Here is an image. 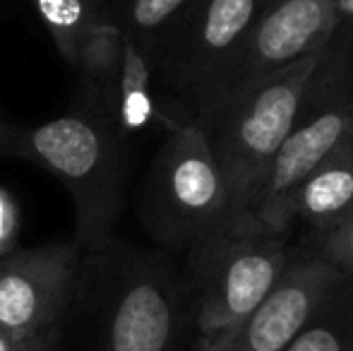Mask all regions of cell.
<instances>
[{
    "instance_id": "obj_14",
    "label": "cell",
    "mask_w": 353,
    "mask_h": 351,
    "mask_svg": "<svg viewBox=\"0 0 353 351\" xmlns=\"http://www.w3.org/2000/svg\"><path fill=\"white\" fill-rule=\"evenodd\" d=\"M195 0H118L106 3V12L142 48L147 61L159 51Z\"/></svg>"
},
{
    "instance_id": "obj_10",
    "label": "cell",
    "mask_w": 353,
    "mask_h": 351,
    "mask_svg": "<svg viewBox=\"0 0 353 351\" xmlns=\"http://www.w3.org/2000/svg\"><path fill=\"white\" fill-rule=\"evenodd\" d=\"M341 281L339 267L322 253H301L221 351H283Z\"/></svg>"
},
{
    "instance_id": "obj_5",
    "label": "cell",
    "mask_w": 353,
    "mask_h": 351,
    "mask_svg": "<svg viewBox=\"0 0 353 351\" xmlns=\"http://www.w3.org/2000/svg\"><path fill=\"white\" fill-rule=\"evenodd\" d=\"M267 0H195L149 58L157 94L178 123L205 126L228 94Z\"/></svg>"
},
{
    "instance_id": "obj_1",
    "label": "cell",
    "mask_w": 353,
    "mask_h": 351,
    "mask_svg": "<svg viewBox=\"0 0 353 351\" xmlns=\"http://www.w3.org/2000/svg\"><path fill=\"white\" fill-rule=\"evenodd\" d=\"M72 305L92 351H181L190 334L183 277L171 255L113 236L82 250Z\"/></svg>"
},
{
    "instance_id": "obj_8",
    "label": "cell",
    "mask_w": 353,
    "mask_h": 351,
    "mask_svg": "<svg viewBox=\"0 0 353 351\" xmlns=\"http://www.w3.org/2000/svg\"><path fill=\"white\" fill-rule=\"evenodd\" d=\"M82 248L48 243L0 258V325L19 342L61 332L72 310Z\"/></svg>"
},
{
    "instance_id": "obj_6",
    "label": "cell",
    "mask_w": 353,
    "mask_h": 351,
    "mask_svg": "<svg viewBox=\"0 0 353 351\" xmlns=\"http://www.w3.org/2000/svg\"><path fill=\"white\" fill-rule=\"evenodd\" d=\"M317 56L303 58L296 66L233 92L202 126L226 181L228 221L250 217L252 202L291 130Z\"/></svg>"
},
{
    "instance_id": "obj_22",
    "label": "cell",
    "mask_w": 353,
    "mask_h": 351,
    "mask_svg": "<svg viewBox=\"0 0 353 351\" xmlns=\"http://www.w3.org/2000/svg\"><path fill=\"white\" fill-rule=\"evenodd\" d=\"M267 3H270V0H267Z\"/></svg>"
},
{
    "instance_id": "obj_20",
    "label": "cell",
    "mask_w": 353,
    "mask_h": 351,
    "mask_svg": "<svg viewBox=\"0 0 353 351\" xmlns=\"http://www.w3.org/2000/svg\"><path fill=\"white\" fill-rule=\"evenodd\" d=\"M32 342H34V339H32ZM32 342H19L17 337H12V334H10L3 325H0V351H24Z\"/></svg>"
},
{
    "instance_id": "obj_13",
    "label": "cell",
    "mask_w": 353,
    "mask_h": 351,
    "mask_svg": "<svg viewBox=\"0 0 353 351\" xmlns=\"http://www.w3.org/2000/svg\"><path fill=\"white\" fill-rule=\"evenodd\" d=\"M116 121L125 135L140 132L149 126H163L168 130L183 126L168 113L161 103L159 94H154L152 66L142 48L125 34L123 41V66L118 77V103H116Z\"/></svg>"
},
{
    "instance_id": "obj_9",
    "label": "cell",
    "mask_w": 353,
    "mask_h": 351,
    "mask_svg": "<svg viewBox=\"0 0 353 351\" xmlns=\"http://www.w3.org/2000/svg\"><path fill=\"white\" fill-rule=\"evenodd\" d=\"M339 19V0H270L248 34L226 97L317 56Z\"/></svg>"
},
{
    "instance_id": "obj_3",
    "label": "cell",
    "mask_w": 353,
    "mask_h": 351,
    "mask_svg": "<svg viewBox=\"0 0 353 351\" xmlns=\"http://www.w3.org/2000/svg\"><path fill=\"white\" fill-rule=\"evenodd\" d=\"M125 137L111 116L79 106L41 126H12L3 157L32 161L68 188L74 205V243L87 250L113 236L121 217Z\"/></svg>"
},
{
    "instance_id": "obj_11",
    "label": "cell",
    "mask_w": 353,
    "mask_h": 351,
    "mask_svg": "<svg viewBox=\"0 0 353 351\" xmlns=\"http://www.w3.org/2000/svg\"><path fill=\"white\" fill-rule=\"evenodd\" d=\"M353 214V135L346 137L293 192L286 210L288 229L303 224L325 241Z\"/></svg>"
},
{
    "instance_id": "obj_2",
    "label": "cell",
    "mask_w": 353,
    "mask_h": 351,
    "mask_svg": "<svg viewBox=\"0 0 353 351\" xmlns=\"http://www.w3.org/2000/svg\"><path fill=\"white\" fill-rule=\"evenodd\" d=\"M185 255L181 277L195 351H221L301 253L286 234L248 217L221 224Z\"/></svg>"
},
{
    "instance_id": "obj_18",
    "label": "cell",
    "mask_w": 353,
    "mask_h": 351,
    "mask_svg": "<svg viewBox=\"0 0 353 351\" xmlns=\"http://www.w3.org/2000/svg\"><path fill=\"white\" fill-rule=\"evenodd\" d=\"M19 234V207L14 195L0 185V258L10 255L17 243Z\"/></svg>"
},
{
    "instance_id": "obj_7",
    "label": "cell",
    "mask_w": 353,
    "mask_h": 351,
    "mask_svg": "<svg viewBox=\"0 0 353 351\" xmlns=\"http://www.w3.org/2000/svg\"><path fill=\"white\" fill-rule=\"evenodd\" d=\"M140 219L166 253H188L228 221L226 181L197 123L166 132L144 178Z\"/></svg>"
},
{
    "instance_id": "obj_21",
    "label": "cell",
    "mask_w": 353,
    "mask_h": 351,
    "mask_svg": "<svg viewBox=\"0 0 353 351\" xmlns=\"http://www.w3.org/2000/svg\"><path fill=\"white\" fill-rule=\"evenodd\" d=\"M10 128H12V123H8V121L0 118V157H3V152H5V142H8Z\"/></svg>"
},
{
    "instance_id": "obj_12",
    "label": "cell",
    "mask_w": 353,
    "mask_h": 351,
    "mask_svg": "<svg viewBox=\"0 0 353 351\" xmlns=\"http://www.w3.org/2000/svg\"><path fill=\"white\" fill-rule=\"evenodd\" d=\"M123 27L103 10L101 17L87 29L77 48L72 70L79 77L82 106L106 113L116 121L118 77L123 66ZM118 123V121H116Z\"/></svg>"
},
{
    "instance_id": "obj_17",
    "label": "cell",
    "mask_w": 353,
    "mask_h": 351,
    "mask_svg": "<svg viewBox=\"0 0 353 351\" xmlns=\"http://www.w3.org/2000/svg\"><path fill=\"white\" fill-rule=\"evenodd\" d=\"M317 253H322L330 263L339 267V272L353 289V214L325 241H320Z\"/></svg>"
},
{
    "instance_id": "obj_15",
    "label": "cell",
    "mask_w": 353,
    "mask_h": 351,
    "mask_svg": "<svg viewBox=\"0 0 353 351\" xmlns=\"http://www.w3.org/2000/svg\"><path fill=\"white\" fill-rule=\"evenodd\" d=\"M283 351H353V289L341 281Z\"/></svg>"
},
{
    "instance_id": "obj_19",
    "label": "cell",
    "mask_w": 353,
    "mask_h": 351,
    "mask_svg": "<svg viewBox=\"0 0 353 351\" xmlns=\"http://www.w3.org/2000/svg\"><path fill=\"white\" fill-rule=\"evenodd\" d=\"M61 339H63V330L61 332H51L46 337L34 339L24 351H61Z\"/></svg>"
},
{
    "instance_id": "obj_16",
    "label": "cell",
    "mask_w": 353,
    "mask_h": 351,
    "mask_svg": "<svg viewBox=\"0 0 353 351\" xmlns=\"http://www.w3.org/2000/svg\"><path fill=\"white\" fill-rule=\"evenodd\" d=\"M29 3L46 32L51 34L58 53L72 68L82 37L101 17L106 0H29Z\"/></svg>"
},
{
    "instance_id": "obj_4",
    "label": "cell",
    "mask_w": 353,
    "mask_h": 351,
    "mask_svg": "<svg viewBox=\"0 0 353 351\" xmlns=\"http://www.w3.org/2000/svg\"><path fill=\"white\" fill-rule=\"evenodd\" d=\"M353 135V17H341L303 87L291 130L262 183L250 217L291 234L286 210L303 181Z\"/></svg>"
}]
</instances>
